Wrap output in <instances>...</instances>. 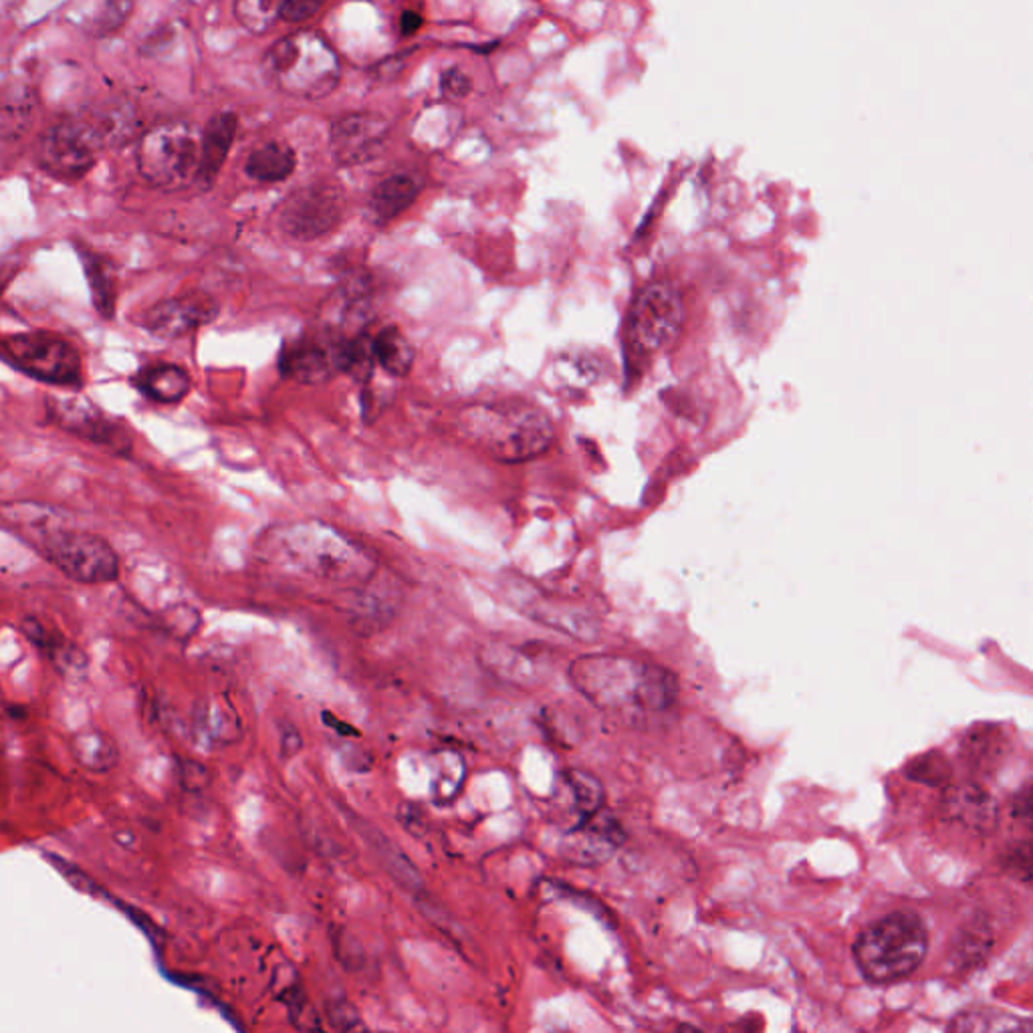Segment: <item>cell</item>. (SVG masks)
Instances as JSON below:
<instances>
[{"label": "cell", "mask_w": 1033, "mask_h": 1033, "mask_svg": "<svg viewBox=\"0 0 1033 1033\" xmlns=\"http://www.w3.org/2000/svg\"><path fill=\"white\" fill-rule=\"evenodd\" d=\"M461 432L503 463H523L549 451L556 426L547 412L523 400L480 402L461 412Z\"/></svg>", "instance_id": "6da1fadb"}, {"label": "cell", "mask_w": 1033, "mask_h": 1033, "mask_svg": "<svg viewBox=\"0 0 1033 1033\" xmlns=\"http://www.w3.org/2000/svg\"><path fill=\"white\" fill-rule=\"evenodd\" d=\"M571 680L587 699L608 709L658 713L675 701L673 676L632 661L583 658L571 668Z\"/></svg>", "instance_id": "7a4b0ae2"}, {"label": "cell", "mask_w": 1033, "mask_h": 1033, "mask_svg": "<svg viewBox=\"0 0 1033 1033\" xmlns=\"http://www.w3.org/2000/svg\"><path fill=\"white\" fill-rule=\"evenodd\" d=\"M928 933L913 913H892L866 928L854 945V959L870 983H894L914 973L925 961Z\"/></svg>", "instance_id": "3957f363"}, {"label": "cell", "mask_w": 1033, "mask_h": 1033, "mask_svg": "<svg viewBox=\"0 0 1033 1033\" xmlns=\"http://www.w3.org/2000/svg\"><path fill=\"white\" fill-rule=\"evenodd\" d=\"M265 73L281 92L301 99H321L340 81V59L321 35L304 31L271 47L265 57Z\"/></svg>", "instance_id": "277c9868"}, {"label": "cell", "mask_w": 1033, "mask_h": 1033, "mask_svg": "<svg viewBox=\"0 0 1033 1033\" xmlns=\"http://www.w3.org/2000/svg\"><path fill=\"white\" fill-rule=\"evenodd\" d=\"M135 164L147 185L178 190L197 180L200 133L186 121H162L152 126L135 146Z\"/></svg>", "instance_id": "5b68a950"}, {"label": "cell", "mask_w": 1033, "mask_h": 1033, "mask_svg": "<svg viewBox=\"0 0 1033 1033\" xmlns=\"http://www.w3.org/2000/svg\"><path fill=\"white\" fill-rule=\"evenodd\" d=\"M281 549L293 561L328 578L361 575L368 563L358 545L323 523H295L281 530Z\"/></svg>", "instance_id": "8992f818"}, {"label": "cell", "mask_w": 1033, "mask_h": 1033, "mask_svg": "<svg viewBox=\"0 0 1033 1033\" xmlns=\"http://www.w3.org/2000/svg\"><path fill=\"white\" fill-rule=\"evenodd\" d=\"M40 549L55 568L81 583L114 582L120 559L106 539L83 531L55 530L43 533Z\"/></svg>", "instance_id": "52a82bcc"}, {"label": "cell", "mask_w": 1033, "mask_h": 1033, "mask_svg": "<svg viewBox=\"0 0 1033 1033\" xmlns=\"http://www.w3.org/2000/svg\"><path fill=\"white\" fill-rule=\"evenodd\" d=\"M2 356L27 376L51 384H78L81 358L73 345L49 332L16 333L0 340Z\"/></svg>", "instance_id": "ba28073f"}, {"label": "cell", "mask_w": 1033, "mask_h": 1033, "mask_svg": "<svg viewBox=\"0 0 1033 1033\" xmlns=\"http://www.w3.org/2000/svg\"><path fill=\"white\" fill-rule=\"evenodd\" d=\"M685 323L680 292L668 281L650 283L630 311V340L644 354H658L675 345Z\"/></svg>", "instance_id": "9c48e42d"}, {"label": "cell", "mask_w": 1033, "mask_h": 1033, "mask_svg": "<svg viewBox=\"0 0 1033 1033\" xmlns=\"http://www.w3.org/2000/svg\"><path fill=\"white\" fill-rule=\"evenodd\" d=\"M97 146L92 130L83 116H66L51 123L40 135L37 146L39 166L63 182H75L92 173L97 154Z\"/></svg>", "instance_id": "30bf717a"}, {"label": "cell", "mask_w": 1033, "mask_h": 1033, "mask_svg": "<svg viewBox=\"0 0 1033 1033\" xmlns=\"http://www.w3.org/2000/svg\"><path fill=\"white\" fill-rule=\"evenodd\" d=\"M345 197L333 182H313L295 190L281 206V228L297 240H313L342 223Z\"/></svg>", "instance_id": "8fae6325"}, {"label": "cell", "mask_w": 1033, "mask_h": 1033, "mask_svg": "<svg viewBox=\"0 0 1033 1033\" xmlns=\"http://www.w3.org/2000/svg\"><path fill=\"white\" fill-rule=\"evenodd\" d=\"M49 414L54 423L61 426L67 432L92 440L99 447H107L114 452L130 451L132 440L126 430L116 420L107 418L99 408H95L90 400L83 396L51 397L47 400Z\"/></svg>", "instance_id": "7c38bea8"}, {"label": "cell", "mask_w": 1033, "mask_h": 1033, "mask_svg": "<svg viewBox=\"0 0 1033 1033\" xmlns=\"http://www.w3.org/2000/svg\"><path fill=\"white\" fill-rule=\"evenodd\" d=\"M216 316L218 305L211 295L186 293L150 307L140 323L159 340H178L211 323Z\"/></svg>", "instance_id": "4fadbf2b"}, {"label": "cell", "mask_w": 1033, "mask_h": 1033, "mask_svg": "<svg viewBox=\"0 0 1033 1033\" xmlns=\"http://www.w3.org/2000/svg\"><path fill=\"white\" fill-rule=\"evenodd\" d=\"M622 842L620 823L599 809L590 820L568 830L561 854L570 862L590 866L608 860Z\"/></svg>", "instance_id": "5bb4252c"}, {"label": "cell", "mask_w": 1033, "mask_h": 1033, "mask_svg": "<svg viewBox=\"0 0 1033 1033\" xmlns=\"http://www.w3.org/2000/svg\"><path fill=\"white\" fill-rule=\"evenodd\" d=\"M335 345L337 340H295L283 347L278 370L287 380H295L299 384L325 382L337 371Z\"/></svg>", "instance_id": "9a60e30c"}, {"label": "cell", "mask_w": 1033, "mask_h": 1033, "mask_svg": "<svg viewBox=\"0 0 1033 1033\" xmlns=\"http://www.w3.org/2000/svg\"><path fill=\"white\" fill-rule=\"evenodd\" d=\"M390 132L388 121L373 114H352L332 128L333 154L344 164H358L371 158L384 146Z\"/></svg>", "instance_id": "2e32d148"}, {"label": "cell", "mask_w": 1033, "mask_h": 1033, "mask_svg": "<svg viewBox=\"0 0 1033 1033\" xmlns=\"http://www.w3.org/2000/svg\"><path fill=\"white\" fill-rule=\"evenodd\" d=\"M237 135V116L230 111L216 114L200 133V164L197 185L211 188L218 173L223 170L230 146Z\"/></svg>", "instance_id": "e0dca14e"}, {"label": "cell", "mask_w": 1033, "mask_h": 1033, "mask_svg": "<svg viewBox=\"0 0 1033 1033\" xmlns=\"http://www.w3.org/2000/svg\"><path fill=\"white\" fill-rule=\"evenodd\" d=\"M81 116L87 121L93 138L102 150L123 146L128 140H132L133 133L138 130V116L133 107L123 102L95 107Z\"/></svg>", "instance_id": "ac0fdd59"}, {"label": "cell", "mask_w": 1033, "mask_h": 1033, "mask_svg": "<svg viewBox=\"0 0 1033 1033\" xmlns=\"http://www.w3.org/2000/svg\"><path fill=\"white\" fill-rule=\"evenodd\" d=\"M133 385L154 402L174 404L190 392L192 382L190 376L176 364H152L135 373Z\"/></svg>", "instance_id": "d6986e66"}, {"label": "cell", "mask_w": 1033, "mask_h": 1033, "mask_svg": "<svg viewBox=\"0 0 1033 1033\" xmlns=\"http://www.w3.org/2000/svg\"><path fill=\"white\" fill-rule=\"evenodd\" d=\"M561 782L566 799H561L559 806L566 804L570 809V816H573L571 828H578L583 821L590 820L604 806V787L592 773L573 769L563 773Z\"/></svg>", "instance_id": "ffe728a7"}, {"label": "cell", "mask_w": 1033, "mask_h": 1033, "mask_svg": "<svg viewBox=\"0 0 1033 1033\" xmlns=\"http://www.w3.org/2000/svg\"><path fill=\"white\" fill-rule=\"evenodd\" d=\"M358 830L359 834L370 842L371 848L376 850L378 858L384 864L388 875L392 876L400 887L408 892H420L425 888V882L418 875V870L414 868V864L404 856L402 850L390 842L388 835L371 828L370 821H358Z\"/></svg>", "instance_id": "44dd1931"}, {"label": "cell", "mask_w": 1033, "mask_h": 1033, "mask_svg": "<svg viewBox=\"0 0 1033 1033\" xmlns=\"http://www.w3.org/2000/svg\"><path fill=\"white\" fill-rule=\"evenodd\" d=\"M420 192V185L411 174H394L388 176L380 185L371 190V214L378 221H392L397 214L404 213Z\"/></svg>", "instance_id": "7402d4cb"}, {"label": "cell", "mask_w": 1033, "mask_h": 1033, "mask_svg": "<svg viewBox=\"0 0 1033 1033\" xmlns=\"http://www.w3.org/2000/svg\"><path fill=\"white\" fill-rule=\"evenodd\" d=\"M80 257L83 266H85L87 281H90L95 311L104 319L114 318L116 316V301H118L116 269L102 254L80 251Z\"/></svg>", "instance_id": "603a6c76"}, {"label": "cell", "mask_w": 1033, "mask_h": 1033, "mask_svg": "<svg viewBox=\"0 0 1033 1033\" xmlns=\"http://www.w3.org/2000/svg\"><path fill=\"white\" fill-rule=\"evenodd\" d=\"M245 170L257 182H283L295 170V154L287 144L271 142L251 152Z\"/></svg>", "instance_id": "cb8c5ba5"}, {"label": "cell", "mask_w": 1033, "mask_h": 1033, "mask_svg": "<svg viewBox=\"0 0 1033 1033\" xmlns=\"http://www.w3.org/2000/svg\"><path fill=\"white\" fill-rule=\"evenodd\" d=\"M371 354H373V361H378L382 370L396 378L408 376L414 366V347L408 342V337L394 325L384 328L373 337Z\"/></svg>", "instance_id": "d4e9b609"}, {"label": "cell", "mask_w": 1033, "mask_h": 1033, "mask_svg": "<svg viewBox=\"0 0 1033 1033\" xmlns=\"http://www.w3.org/2000/svg\"><path fill=\"white\" fill-rule=\"evenodd\" d=\"M75 761L90 771L104 773L118 763V747L102 731H83L71 741Z\"/></svg>", "instance_id": "484cf974"}, {"label": "cell", "mask_w": 1033, "mask_h": 1033, "mask_svg": "<svg viewBox=\"0 0 1033 1033\" xmlns=\"http://www.w3.org/2000/svg\"><path fill=\"white\" fill-rule=\"evenodd\" d=\"M949 808H951L954 818L965 821L967 826L985 828L994 821V802L977 787L957 789V794L951 795V806Z\"/></svg>", "instance_id": "4316f807"}, {"label": "cell", "mask_w": 1033, "mask_h": 1033, "mask_svg": "<svg viewBox=\"0 0 1033 1033\" xmlns=\"http://www.w3.org/2000/svg\"><path fill=\"white\" fill-rule=\"evenodd\" d=\"M235 16L247 31L261 35L281 19V0H235Z\"/></svg>", "instance_id": "83f0119b"}, {"label": "cell", "mask_w": 1033, "mask_h": 1033, "mask_svg": "<svg viewBox=\"0 0 1033 1033\" xmlns=\"http://www.w3.org/2000/svg\"><path fill=\"white\" fill-rule=\"evenodd\" d=\"M464 782L463 759L454 753H440L435 757V777L432 794L437 802H451L461 792Z\"/></svg>", "instance_id": "f1b7e54d"}, {"label": "cell", "mask_w": 1033, "mask_h": 1033, "mask_svg": "<svg viewBox=\"0 0 1033 1033\" xmlns=\"http://www.w3.org/2000/svg\"><path fill=\"white\" fill-rule=\"evenodd\" d=\"M1030 1030V1023H1021L1009 1013L994 1011V1009H979V1011H967L965 1016H959L954 1023H951V1030H967V1032H1011V1030Z\"/></svg>", "instance_id": "f546056e"}, {"label": "cell", "mask_w": 1033, "mask_h": 1033, "mask_svg": "<svg viewBox=\"0 0 1033 1033\" xmlns=\"http://www.w3.org/2000/svg\"><path fill=\"white\" fill-rule=\"evenodd\" d=\"M135 0H104L102 13L95 21V35L114 37L118 35L133 13Z\"/></svg>", "instance_id": "4dcf8cb0"}, {"label": "cell", "mask_w": 1033, "mask_h": 1033, "mask_svg": "<svg viewBox=\"0 0 1033 1033\" xmlns=\"http://www.w3.org/2000/svg\"><path fill=\"white\" fill-rule=\"evenodd\" d=\"M989 941H992V935L987 933V928L971 925L965 930V935L959 937V945L954 947V957L961 959L965 965L977 963L983 959V954L989 951Z\"/></svg>", "instance_id": "1f68e13d"}, {"label": "cell", "mask_w": 1033, "mask_h": 1033, "mask_svg": "<svg viewBox=\"0 0 1033 1033\" xmlns=\"http://www.w3.org/2000/svg\"><path fill=\"white\" fill-rule=\"evenodd\" d=\"M911 777L928 785H939L949 777V771L941 756L918 757L911 765Z\"/></svg>", "instance_id": "d6a6232c"}, {"label": "cell", "mask_w": 1033, "mask_h": 1033, "mask_svg": "<svg viewBox=\"0 0 1033 1033\" xmlns=\"http://www.w3.org/2000/svg\"><path fill=\"white\" fill-rule=\"evenodd\" d=\"M325 0H281V19L287 23H304L323 9Z\"/></svg>", "instance_id": "836d02e7"}, {"label": "cell", "mask_w": 1033, "mask_h": 1033, "mask_svg": "<svg viewBox=\"0 0 1033 1033\" xmlns=\"http://www.w3.org/2000/svg\"><path fill=\"white\" fill-rule=\"evenodd\" d=\"M328 1020L335 1030H344V1032L364 1028L356 1007L349 1001H332V1006L328 1007Z\"/></svg>", "instance_id": "e575fe53"}, {"label": "cell", "mask_w": 1033, "mask_h": 1033, "mask_svg": "<svg viewBox=\"0 0 1033 1033\" xmlns=\"http://www.w3.org/2000/svg\"><path fill=\"white\" fill-rule=\"evenodd\" d=\"M1032 844L1030 840L1021 842L1016 848L1009 850L1006 854V866L1009 872L1020 876L1021 880H1030L1032 878Z\"/></svg>", "instance_id": "d590c367"}, {"label": "cell", "mask_w": 1033, "mask_h": 1033, "mask_svg": "<svg viewBox=\"0 0 1033 1033\" xmlns=\"http://www.w3.org/2000/svg\"><path fill=\"white\" fill-rule=\"evenodd\" d=\"M442 92L444 95H449L451 99H461L464 95H468L471 90H473V83L468 80V75H464L461 69H449L442 73Z\"/></svg>", "instance_id": "8d00e7d4"}, {"label": "cell", "mask_w": 1033, "mask_h": 1033, "mask_svg": "<svg viewBox=\"0 0 1033 1033\" xmlns=\"http://www.w3.org/2000/svg\"><path fill=\"white\" fill-rule=\"evenodd\" d=\"M47 858L54 862L55 866L61 870V875L66 876L67 880H69V884H73V887L81 890V892H87V894H93V897L99 894V887H95L87 876L83 875L78 868H73L69 862L59 860V858H55L54 854L47 856Z\"/></svg>", "instance_id": "74e56055"}, {"label": "cell", "mask_w": 1033, "mask_h": 1033, "mask_svg": "<svg viewBox=\"0 0 1033 1033\" xmlns=\"http://www.w3.org/2000/svg\"><path fill=\"white\" fill-rule=\"evenodd\" d=\"M1013 814L1018 816V820L1025 821V826L1032 821V789L1030 787H1023L1018 794Z\"/></svg>", "instance_id": "f35d334b"}, {"label": "cell", "mask_w": 1033, "mask_h": 1033, "mask_svg": "<svg viewBox=\"0 0 1033 1033\" xmlns=\"http://www.w3.org/2000/svg\"><path fill=\"white\" fill-rule=\"evenodd\" d=\"M423 27V16L418 13L406 11L400 19V31L402 35H414L418 28Z\"/></svg>", "instance_id": "ab89813d"}]
</instances>
